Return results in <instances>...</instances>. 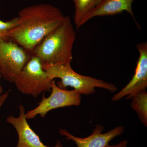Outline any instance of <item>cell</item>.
<instances>
[{
	"label": "cell",
	"instance_id": "4fadbf2b",
	"mask_svg": "<svg viewBox=\"0 0 147 147\" xmlns=\"http://www.w3.org/2000/svg\"><path fill=\"white\" fill-rule=\"evenodd\" d=\"M18 22V17H14L7 21L0 20V40H5L9 38L8 36L9 32L16 26Z\"/></svg>",
	"mask_w": 147,
	"mask_h": 147
},
{
	"label": "cell",
	"instance_id": "30bf717a",
	"mask_svg": "<svg viewBox=\"0 0 147 147\" xmlns=\"http://www.w3.org/2000/svg\"><path fill=\"white\" fill-rule=\"evenodd\" d=\"M134 0H101V2L96 8L90 12L83 19L82 26L87 21L96 16H113L126 11L132 16L137 24L132 11V3Z\"/></svg>",
	"mask_w": 147,
	"mask_h": 147
},
{
	"label": "cell",
	"instance_id": "5bb4252c",
	"mask_svg": "<svg viewBox=\"0 0 147 147\" xmlns=\"http://www.w3.org/2000/svg\"><path fill=\"white\" fill-rule=\"evenodd\" d=\"M10 92V90H8L7 91L5 92L0 95V110H1L2 106L3 105L4 103L5 102V100L8 97Z\"/></svg>",
	"mask_w": 147,
	"mask_h": 147
},
{
	"label": "cell",
	"instance_id": "5b68a950",
	"mask_svg": "<svg viewBox=\"0 0 147 147\" xmlns=\"http://www.w3.org/2000/svg\"><path fill=\"white\" fill-rule=\"evenodd\" d=\"M32 56L12 40H0V69L3 78L13 83Z\"/></svg>",
	"mask_w": 147,
	"mask_h": 147
},
{
	"label": "cell",
	"instance_id": "ba28073f",
	"mask_svg": "<svg viewBox=\"0 0 147 147\" xmlns=\"http://www.w3.org/2000/svg\"><path fill=\"white\" fill-rule=\"evenodd\" d=\"M19 109L18 117L9 115L6 119L7 123L13 125L18 134V142L16 147H63L59 141L55 146L49 147L44 145L28 123L24 105H19Z\"/></svg>",
	"mask_w": 147,
	"mask_h": 147
},
{
	"label": "cell",
	"instance_id": "52a82bcc",
	"mask_svg": "<svg viewBox=\"0 0 147 147\" xmlns=\"http://www.w3.org/2000/svg\"><path fill=\"white\" fill-rule=\"evenodd\" d=\"M139 53L135 73L128 84L112 98L113 101H118L127 96L131 99L135 94L147 87V42H143L136 45Z\"/></svg>",
	"mask_w": 147,
	"mask_h": 147
},
{
	"label": "cell",
	"instance_id": "9a60e30c",
	"mask_svg": "<svg viewBox=\"0 0 147 147\" xmlns=\"http://www.w3.org/2000/svg\"><path fill=\"white\" fill-rule=\"evenodd\" d=\"M127 142L126 140L122 141L117 145L111 146L108 144L105 147H127Z\"/></svg>",
	"mask_w": 147,
	"mask_h": 147
},
{
	"label": "cell",
	"instance_id": "277c9868",
	"mask_svg": "<svg viewBox=\"0 0 147 147\" xmlns=\"http://www.w3.org/2000/svg\"><path fill=\"white\" fill-rule=\"evenodd\" d=\"M52 81L42 68L39 59L32 55L13 83L18 91L36 98L42 92L51 91Z\"/></svg>",
	"mask_w": 147,
	"mask_h": 147
},
{
	"label": "cell",
	"instance_id": "7c38bea8",
	"mask_svg": "<svg viewBox=\"0 0 147 147\" xmlns=\"http://www.w3.org/2000/svg\"><path fill=\"white\" fill-rule=\"evenodd\" d=\"M131 106L136 111L141 122L147 126V92L146 90L137 92L132 96Z\"/></svg>",
	"mask_w": 147,
	"mask_h": 147
},
{
	"label": "cell",
	"instance_id": "8992f818",
	"mask_svg": "<svg viewBox=\"0 0 147 147\" xmlns=\"http://www.w3.org/2000/svg\"><path fill=\"white\" fill-rule=\"evenodd\" d=\"M51 87L50 96L46 98L44 94L42 100L36 108L26 113L27 119L34 118L38 115L44 118L51 110L65 107L79 106L81 104L82 95L75 90H67L60 88L54 80H52Z\"/></svg>",
	"mask_w": 147,
	"mask_h": 147
},
{
	"label": "cell",
	"instance_id": "7a4b0ae2",
	"mask_svg": "<svg viewBox=\"0 0 147 147\" xmlns=\"http://www.w3.org/2000/svg\"><path fill=\"white\" fill-rule=\"evenodd\" d=\"M76 36L71 19L65 16L63 21L35 47L32 55L39 59L42 66L71 64Z\"/></svg>",
	"mask_w": 147,
	"mask_h": 147
},
{
	"label": "cell",
	"instance_id": "6da1fadb",
	"mask_svg": "<svg viewBox=\"0 0 147 147\" xmlns=\"http://www.w3.org/2000/svg\"><path fill=\"white\" fill-rule=\"evenodd\" d=\"M65 17L59 9L49 4L26 7L18 13V24L9 32V38L32 53Z\"/></svg>",
	"mask_w": 147,
	"mask_h": 147
},
{
	"label": "cell",
	"instance_id": "8fae6325",
	"mask_svg": "<svg viewBox=\"0 0 147 147\" xmlns=\"http://www.w3.org/2000/svg\"><path fill=\"white\" fill-rule=\"evenodd\" d=\"M75 5L74 14V24L76 29L81 27L82 21L100 4L101 0H73Z\"/></svg>",
	"mask_w": 147,
	"mask_h": 147
},
{
	"label": "cell",
	"instance_id": "9c48e42d",
	"mask_svg": "<svg viewBox=\"0 0 147 147\" xmlns=\"http://www.w3.org/2000/svg\"><path fill=\"white\" fill-rule=\"evenodd\" d=\"M103 127L100 125H96L91 135L86 138L75 137L63 129H60L59 134L65 136L66 139L75 142L78 147H105L115 137L124 132L123 126L116 127L110 131L102 133Z\"/></svg>",
	"mask_w": 147,
	"mask_h": 147
},
{
	"label": "cell",
	"instance_id": "2e32d148",
	"mask_svg": "<svg viewBox=\"0 0 147 147\" xmlns=\"http://www.w3.org/2000/svg\"><path fill=\"white\" fill-rule=\"evenodd\" d=\"M2 77V75L1 69H0V95L3 93V87L1 84V79Z\"/></svg>",
	"mask_w": 147,
	"mask_h": 147
},
{
	"label": "cell",
	"instance_id": "3957f363",
	"mask_svg": "<svg viewBox=\"0 0 147 147\" xmlns=\"http://www.w3.org/2000/svg\"><path fill=\"white\" fill-rule=\"evenodd\" d=\"M42 68L50 80L56 78L61 79L60 81L56 83L59 88L67 90V87H71L81 95L94 93L96 88H101L111 92L117 90V88L114 84L77 73L72 69L71 64L43 65Z\"/></svg>",
	"mask_w": 147,
	"mask_h": 147
}]
</instances>
